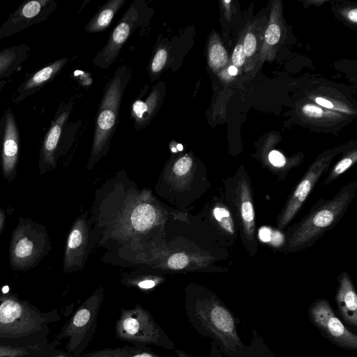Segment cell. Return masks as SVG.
<instances>
[{"instance_id": "60d3db41", "label": "cell", "mask_w": 357, "mask_h": 357, "mask_svg": "<svg viewBox=\"0 0 357 357\" xmlns=\"http://www.w3.org/2000/svg\"><path fill=\"white\" fill-rule=\"evenodd\" d=\"M316 102L319 105H320L324 107H326V108H333V105L329 100L324 99L323 98H317Z\"/></svg>"}, {"instance_id": "5b68a950", "label": "cell", "mask_w": 357, "mask_h": 357, "mask_svg": "<svg viewBox=\"0 0 357 357\" xmlns=\"http://www.w3.org/2000/svg\"><path fill=\"white\" fill-rule=\"evenodd\" d=\"M115 335L121 340L135 346L153 345L167 350L175 344L151 313L139 304L132 308L121 309L114 327Z\"/></svg>"}, {"instance_id": "5bb4252c", "label": "cell", "mask_w": 357, "mask_h": 357, "mask_svg": "<svg viewBox=\"0 0 357 357\" xmlns=\"http://www.w3.org/2000/svg\"><path fill=\"white\" fill-rule=\"evenodd\" d=\"M88 229L83 217L74 222L68 236L63 255V271L70 273L83 266L86 255Z\"/></svg>"}, {"instance_id": "8d00e7d4", "label": "cell", "mask_w": 357, "mask_h": 357, "mask_svg": "<svg viewBox=\"0 0 357 357\" xmlns=\"http://www.w3.org/2000/svg\"><path fill=\"white\" fill-rule=\"evenodd\" d=\"M303 112L306 116L313 118L320 117L322 114L321 108L310 104L305 105Z\"/></svg>"}, {"instance_id": "2e32d148", "label": "cell", "mask_w": 357, "mask_h": 357, "mask_svg": "<svg viewBox=\"0 0 357 357\" xmlns=\"http://www.w3.org/2000/svg\"><path fill=\"white\" fill-rule=\"evenodd\" d=\"M339 284L335 301L337 311L347 325L357 328V294L347 273H342L338 279Z\"/></svg>"}, {"instance_id": "74e56055", "label": "cell", "mask_w": 357, "mask_h": 357, "mask_svg": "<svg viewBox=\"0 0 357 357\" xmlns=\"http://www.w3.org/2000/svg\"><path fill=\"white\" fill-rule=\"evenodd\" d=\"M50 357H76L66 350H62L57 347L53 351Z\"/></svg>"}, {"instance_id": "30bf717a", "label": "cell", "mask_w": 357, "mask_h": 357, "mask_svg": "<svg viewBox=\"0 0 357 357\" xmlns=\"http://www.w3.org/2000/svg\"><path fill=\"white\" fill-rule=\"evenodd\" d=\"M54 0L25 1L10 13L0 26V40L11 36L33 24L45 22L55 10Z\"/></svg>"}, {"instance_id": "277c9868", "label": "cell", "mask_w": 357, "mask_h": 357, "mask_svg": "<svg viewBox=\"0 0 357 357\" xmlns=\"http://www.w3.org/2000/svg\"><path fill=\"white\" fill-rule=\"evenodd\" d=\"M356 189V182L345 186L331 200L324 202L306 216L291 234L287 248L301 249L315 241L325 231L337 222L351 202Z\"/></svg>"}, {"instance_id": "484cf974", "label": "cell", "mask_w": 357, "mask_h": 357, "mask_svg": "<svg viewBox=\"0 0 357 357\" xmlns=\"http://www.w3.org/2000/svg\"><path fill=\"white\" fill-rule=\"evenodd\" d=\"M208 59L211 66L214 68L224 66L228 61V56L225 48L220 44L213 45L208 52Z\"/></svg>"}, {"instance_id": "ffe728a7", "label": "cell", "mask_w": 357, "mask_h": 357, "mask_svg": "<svg viewBox=\"0 0 357 357\" xmlns=\"http://www.w3.org/2000/svg\"><path fill=\"white\" fill-rule=\"evenodd\" d=\"M80 357H161L149 347L144 346H123L105 348L84 353Z\"/></svg>"}, {"instance_id": "1f68e13d", "label": "cell", "mask_w": 357, "mask_h": 357, "mask_svg": "<svg viewBox=\"0 0 357 357\" xmlns=\"http://www.w3.org/2000/svg\"><path fill=\"white\" fill-rule=\"evenodd\" d=\"M280 38V29L276 24H271L265 33L266 42L269 45H275Z\"/></svg>"}, {"instance_id": "e0dca14e", "label": "cell", "mask_w": 357, "mask_h": 357, "mask_svg": "<svg viewBox=\"0 0 357 357\" xmlns=\"http://www.w3.org/2000/svg\"><path fill=\"white\" fill-rule=\"evenodd\" d=\"M31 47L22 43L0 50V80L19 72L28 59Z\"/></svg>"}, {"instance_id": "ee69618b", "label": "cell", "mask_w": 357, "mask_h": 357, "mask_svg": "<svg viewBox=\"0 0 357 357\" xmlns=\"http://www.w3.org/2000/svg\"><path fill=\"white\" fill-rule=\"evenodd\" d=\"M228 72L231 75H236L237 74L238 70L236 66H231L228 69Z\"/></svg>"}, {"instance_id": "d4e9b609", "label": "cell", "mask_w": 357, "mask_h": 357, "mask_svg": "<svg viewBox=\"0 0 357 357\" xmlns=\"http://www.w3.org/2000/svg\"><path fill=\"white\" fill-rule=\"evenodd\" d=\"M213 214L219 225L228 234H234V225L229 211L225 206H216Z\"/></svg>"}, {"instance_id": "f6af8a7d", "label": "cell", "mask_w": 357, "mask_h": 357, "mask_svg": "<svg viewBox=\"0 0 357 357\" xmlns=\"http://www.w3.org/2000/svg\"><path fill=\"white\" fill-rule=\"evenodd\" d=\"M7 83H8V81L4 79L0 80V92L3 90V89L7 84Z\"/></svg>"}, {"instance_id": "f1b7e54d", "label": "cell", "mask_w": 357, "mask_h": 357, "mask_svg": "<svg viewBox=\"0 0 357 357\" xmlns=\"http://www.w3.org/2000/svg\"><path fill=\"white\" fill-rule=\"evenodd\" d=\"M192 166V160L190 156L185 155L178 159L174 165L173 172L178 176L185 175Z\"/></svg>"}, {"instance_id": "836d02e7", "label": "cell", "mask_w": 357, "mask_h": 357, "mask_svg": "<svg viewBox=\"0 0 357 357\" xmlns=\"http://www.w3.org/2000/svg\"><path fill=\"white\" fill-rule=\"evenodd\" d=\"M245 52L243 45H238L232 54V63H234V66H241L245 61Z\"/></svg>"}, {"instance_id": "9a60e30c", "label": "cell", "mask_w": 357, "mask_h": 357, "mask_svg": "<svg viewBox=\"0 0 357 357\" xmlns=\"http://www.w3.org/2000/svg\"><path fill=\"white\" fill-rule=\"evenodd\" d=\"M68 61V58L54 61L29 75L15 89L13 101L20 104L27 97L37 93L55 77Z\"/></svg>"}, {"instance_id": "e575fe53", "label": "cell", "mask_w": 357, "mask_h": 357, "mask_svg": "<svg viewBox=\"0 0 357 357\" xmlns=\"http://www.w3.org/2000/svg\"><path fill=\"white\" fill-rule=\"evenodd\" d=\"M259 234L261 241L268 243L271 242L275 245H276L273 236L275 237L281 235L279 232L273 231L268 227H261L259 230Z\"/></svg>"}, {"instance_id": "b9f144b4", "label": "cell", "mask_w": 357, "mask_h": 357, "mask_svg": "<svg viewBox=\"0 0 357 357\" xmlns=\"http://www.w3.org/2000/svg\"><path fill=\"white\" fill-rule=\"evenodd\" d=\"M349 18L354 22H357V9L351 10L348 15Z\"/></svg>"}, {"instance_id": "4dcf8cb0", "label": "cell", "mask_w": 357, "mask_h": 357, "mask_svg": "<svg viewBox=\"0 0 357 357\" xmlns=\"http://www.w3.org/2000/svg\"><path fill=\"white\" fill-rule=\"evenodd\" d=\"M188 264V257L185 255L178 253L173 255L168 260V265L172 269L180 270Z\"/></svg>"}, {"instance_id": "ba28073f", "label": "cell", "mask_w": 357, "mask_h": 357, "mask_svg": "<svg viewBox=\"0 0 357 357\" xmlns=\"http://www.w3.org/2000/svg\"><path fill=\"white\" fill-rule=\"evenodd\" d=\"M307 314L322 337L340 348L357 350V335L346 327L326 299L314 301L308 307Z\"/></svg>"}, {"instance_id": "52a82bcc", "label": "cell", "mask_w": 357, "mask_h": 357, "mask_svg": "<svg viewBox=\"0 0 357 357\" xmlns=\"http://www.w3.org/2000/svg\"><path fill=\"white\" fill-rule=\"evenodd\" d=\"M130 72L119 68L108 83L97 116L91 160L98 158L109 142L115 130L121 98L130 79Z\"/></svg>"}, {"instance_id": "44dd1931", "label": "cell", "mask_w": 357, "mask_h": 357, "mask_svg": "<svg viewBox=\"0 0 357 357\" xmlns=\"http://www.w3.org/2000/svg\"><path fill=\"white\" fill-rule=\"evenodd\" d=\"M125 3V0H112L107 2L85 26L88 33L105 30L111 23L116 11Z\"/></svg>"}, {"instance_id": "7402d4cb", "label": "cell", "mask_w": 357, "mask_h": 357, "mask_svg": "<svg viewBox=\"0 0 357 357\" xmlns=\"http://www.w3.org/2000/svg\"><path fill=\"white\" fill-rule=\"evenodd\" d=\"M60 344L54 340L45 347H24L0 344V357H27L45 355L53 351Z\"/></svg>"}, {"instance_id": "ac0fdd59", "label": "cell", "mask_w": 357, "mask_h": 357, "mask_svg": "<svg viewBox=\"0 0 357 357\" xmlns=\"http://www.w3.org/2000/svg\"><path fill=\"white\" fill-rule=\"evenodd\" d=\"M238 200L245 236L252 241L255 227V211L250 186L245 178L238 183Z\"/></svg>"}, {"instance_id": "d590c367", "label": "cell", "mask_w": 357, "mask_h": 357, "mask_svg": "<svg viewBox=\"0 0 357 357\" xmlns=\"http://www.w3.org/2000/svg\"><path fill=\"white\" fill-rule=\"evenodd\" d=\"M268 160L273 165L278 167L284 166L286 162L284 155L275 150L271 151L269 153Z\"/></svg>"}, {"instance_id": "7dc6e473", "label": "cell", "mask_w": 357, "mask_h": 357, "mask_svg": "<svg viewBox=\"0 0 357 357\" xmlns=\"http://www.w3.org/2000/svg\"><path fill=\"white\" fill-rule=\"evenodd\" d=\"M225 2H227V3H229V2H230V1H226Z\"/></svg>"}, {"instance_id": "bcb514c9", "label": "cell", "mask_w": 357, "mask_h": 357, "mask_svg": "<svg viewBox=\"0 0 357 357\" xmlns=\"http://www.w3.org/2000/svg\"><path fill=\"white\" fill-rule=\"evenodd\" d=\"M56 348H55V349H56ZM54 350H53V351H54ZM53 351H51V352H50L49 354H45V355H43V356H27V357H50V356H51L52 353L53 352Z\"/></svg>"}, {"instance_id": "603a6c76", "label": "cell", "mask_w": 357, "mask_h": 357, "mask_svg": "<svg viewBox=\"0 0 357 357\" xmlns=\"http://www.w3.org/2000/svg\"><path fill=\"white\" fill-rule=\"evenodd\" d=\"M234 357H277L268 348L262 337L254 330L250 345L243 348Z\"/></svg>"}, {"instance_id": "f35d334b", "label": "cell", "mask_w": 357, "mask_h": 357, "mask_svg": "<svg viewBox=\"0 0 357 357\" xmlns=\"http://www.w3.org/2000/svg\"><path fill=\"white\" fill-rule=\"evenodd\" d=\"M209 357H225L223 354L218 349L215 343L211 342V347L209 350Z\"/></svg>"}, {"instance_id": "7bdbcfd3", "label": "cell", "mask_w": 357, "mask_h": 357, "mask_svg": "<svg viewBox=\"0 0 357 357\" xmlns=\"http://www.w3.org/2000/svg\"><path fill=\"white\" fill-rule=\"evenodd\" d=\"M175 353L178 357H192L190 354L181 349H175Z\"/></svg>"}, {"instance_id": "6da1fadb", "label": "cell", "mask_w": 357, "mask_h": 357, "mask_svg": "<svg viewBox=\"0 0 357 357\" xmlns=\"http://www.w3.org/2000/svg\"><path fill=\"white\" fill-rule=\"evenodd\" d=\"M185 312L194 330L215 343L225 357H234L243 348L245 344L237 332L238 319L211 291L199 286L188 287Z\"/></svg>"}, {"instance_id": "83f0119b", "label": "cell", "mask_w": 357, "mask_h": 357, "mask_svg": "<svg viewBox=\"0 0 357 357\" xmlns=\"http://www.w3.org/2000/svg\"><path fill=\"white\" fill-rule=\"evenodd\" d=\"M167 59V52L165 48H160L155 52L151 65V72L160 73L164 68Z\"/></svg>"}, {"instance_id": "9c48e42d", "label": "cell", "mask_w": 357, "mask_h": 357, "mask_svg": "<svg viewBox=\"0 0 357 357\" xmlns=\"http://www.w3.org/2000/svg\"><path fill=\"white\" fill-rule=\"evenodd\" d=\"M20 138L15 116L11 108L5 109L0 119V169L8 182L15 180Z\"/></svg>"}, {"instance_id": "7a4b0ae2", "label": "cell", "mask_w": 357, "mask_h": 357, "mask_svg": "<svg viewBox=\"0 0 357 357\" xmlns=\"http://www.w3.org/2000/svg\"><path fill=\"white\" fill-rule=\"evenodd\" d=\"M57 310L43 312L16 294H0V344L24 347L49 344L50 324L60 320Z\"/></svg>"}, {"instance_id": "ab89813d", "label": "cell", "mask_w": 357, "mask_h": 357, "mask_svg": "<svg viewBox=\"0 0 357 357\" xmlns=\"http://www.w3.org/2000/svg\"><path fill=\"white\" fill-rule=\"evenodd\" d=\"M6 220V212L2 208H0V235L3 232V230L5 227Z\"/></svg>"}, {"instance_id": "d6986e66", "label": "cell", "mask_w": 357, "mask_h": 357, "mask_svg": "<svg viewBox=\"0 0 357 357\" xmlns=\"http://www.w3.org/2000/svg\"><path fill=\"white\" fill-rule=\"evenodd\" d=\"M165 86L158 83L145 101L137 100L132 105V116L139 126L146 124L153 116L154 112L160 107L165 96Z\"/></svg>"}, {"instance_id": "8fae6325", "label": "cell", "mask_w": 357, "mask_h": 357, "mask_svg": "<svg viewBox=\"0 0 357 357\" xmlns=\"http://www.w3.org/2000/svg\"><path fill=\"white\" fill-rule=\"evenodd\" d=\"M142 6L135 1L129 7L113 31L105 47L98 53L93 63L98 67L107 68L116 59L122 46L131 32L142 22Z\"/></svg>"}, {"instance_id": "d6a6232c", "label": "cell", "mask_w": 357, "mask_h": 357, "mask_svg": "<svg viewBox=\"0 0 357 357\" xmlns=\"http://www.w3.org/2000/svg\"><path fill=\"white\" fill-rule=\"evenodd\" d=\"M257 46V40L255 36L249 33L245 36L243 44L245 54L247 56H250L255 52Z\"/></svg>"}, {"instance_id": "f546056e", "label": "cell", "mask_w": 357, "mask_h": 357, "mask_svg": "<svg viewBox=\"0 0 357 357\" xmlns=\"http://www.w3.org/2000/svg\"><path fill=\"white\" fill-rule=\"evenodd\" d=\"M158 278H144L139 280L128 282L130 284H133L142 290H151L160 282Z\"/></svg>"}, {"instance_id": "4316f807", "label": "cell", "mask_w": 357, "mask_h": 357, "mask_svg": "<svg viewBox=\"0 0 357 357\" xmlns=\"http://www.w3.org/2000/svg\"><path fill=\"white\" fill-rule=\"evenodd\" d=\"M356 154L345 157L339 161L332 169L325 181V184L329 183L347 171L356 161Z\"/></svg>"}, {"instance_id": "7c38bea8", "label": "cell", "mask_w": 357, "mask_h": 357, "mask_svg": "<svg viewBox=\"0 0 357 357\" xmlns=\"http://www.w3.org/2000/svg\"><path fill=\"white\" fill-rule=\"evenodd\" d=\"M71 105L61 106L42 141L39 151L38 174L42 176L56 168L60 156L63 129L70 113Z\"/></svg>"}, {"instance_id": "8992f818", "label": "cell", "mask_w": 357, "mask_h": 357, "mask_svg": "<svg viewBox=\"0 0 357 357\" xmlns=\"http://www.w3.org/2000/svg\"><path fill=\"white\" fill-rule=\"evenodd\" d=\"M104 298V289H98L75 310L55 335L61 341L68 339L66 350L80 357L91 342L98 326V316Z\"/></svg>"}, {"instance_id": "3957f363", "label": "cell", "mask_w": 357, "mask_h": 357, "mask_svg": "<svg viewBox=\"0 0 357 357\" xmlns=\"http://www.w3.org/2000/svg\"><path fill=\"white\" fill-rule=\"evenodd\" d=\"M10 237L9 262L15 271L36 267L52 250L46 227L29 218H19Z\"/></svg>"}, {"instance_id": "4fadbf2b", "label": "cell", "mask_w": 357, "mask_h": 357, "mask_svg": "<svg viewBox=\"0 0 357 357\" xmlns=\"http://www.w3.org/2000/svg\"><path fill=\"white\" fill-rule=\"evenodd\" d=\"M329 161L314 162L296 187L278 220V226L284 228L292 220L306 200L314 184L326 169Z\"/></svg>"}, {"instance_id": "cb8c5ba5", "label": "cell", "mask_w": 357, "mask_h": 357, "mask_svg": "<svg viewBox=\"0 0 357 357\" xmlns=\"http://www.w3.org/2000/svg\"><path fill=\"white\" fill-rule=\"evenodd\" d=\"M137 209L132 216L134 227L137 230L146 229L154 221L153 208L149 205H142Z\"/></svg>"}]
</instances>
